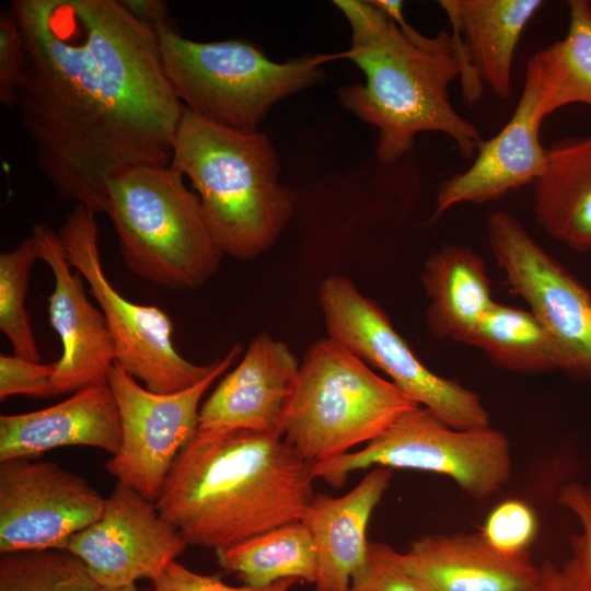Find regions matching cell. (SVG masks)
I'll list each match as a JSON object with an SVG mask.
<instances>
[{"instance_id":"cell-20","label":"cell","mask_w":591,"mask_h":591,"mask_svg":"<svg viewBox=\"0 0 591 591\" xmlns=\"http://www.w3.org/2000/svg\"><path fill=\"white\" fill-rule=\"evenodd\" d=\"M392 470L373 467L340 497L314 495L300 521L309 529L317 554L315 591H346L368 558L367 529L386 491Z\"/></svg>"},{"instance_id":"cell-2","label":"cell","mask_w":591,"mask_h":591,"mask_svg":"<svg viewBox=\"0 0 591 591\" xmlns=\"http://www.w3.org/2000/svg\"><path fill=\"white\" fill-rule=\"evenodd\" d=\"M334 3L351 27L346 57L364 74V83L339 90V101L378 129L379 161L396 162L424 131L450 137L464 158H472L484 139L452 106L449 88L460 78L464 102L473 105L484 84L471 70L456 36L447 30L426 36L406 22L403 12L391 19L371 1Z\"/></svg>"},{"instance_id":"cell-35","label":"cell","mask_w":591,"mask_h":591,"mask_svg":"<svg viewBox=\"0 0 591 591\" xmlns=\"http://www.w3.org/2000/svg\"><path fill=\"white\" fill-rule=\"evenodd\" d=\"M538 588L542 591H591V581L580 555H572L560 566L545 561L540 567Z\"/></svg>"},{"instance_id":"cell-15","label":"cell","mask_w":591,"mask_h":591,"mask_svg":"<svg viewBox=\"0 0 591 591\" xmlns=\"http://www.w3.org/2000/svg\"><path fill=\"white\" fill-rule=\"evenodd\" d=\"M32 235L39 259L49 266L55 282L48 297V312L62 354L54 363L53 395L107 384L115 346L102 311L88 299L81 274L72 273L58 232L46 223H37Z\"/></svg>"},{"instance_id":"cell-17","label":"cell","mask_w":591,"mask_h":591,"mask_svg":"<svg viewBox=\"0 0 591 591\" xmlns=\"http://www.w3.org/2000/svg\"><path fill=\"white\" fill-rule=\"evenodd\" d=\"M544 118L535 92L524 83L517 107L502 129L483 140L470 167L440 184L432 219L457 205L496 200L533 184L546 158L538 136Z\"/></svg>"},{"instance_id":"cell-19","label":"cell","mask_w":591,"mask_h":591,"mask_svg":"<svg viewBox=\"0 0 591 591\" xmlns=\"http://www.w3.org/2000/svg\"><path fill=\"white\" fill-rule=\"evenodd\" d=\"M121 443L118 407L108 384L89 385L53 406L0 416V462L84 445L116 454Z\"/></svg>"},{"instance_id":"cell-24","label":"cell","mask_w":591,"mask_h":591,"mask_svg":"<svg viewBox=\"0 0 591 591\" xmlns=\"http://www.w3.org/2000/svg\"><path fill=\"white\" fill-rule=\"evenodd\" d=\"M569 24L564 38L530 57L524 83L535 92L546 117L566 105L591 107V2H568Z\"/></svg>"},{"instance_id":"cell-29","label":"cell","mask_w":591,"mask_h":591,"mask_svg":"<svg viewBox=\"0 0 591 591\" xmlns=\"http://www.w3.org/2000/svg\"><path fill=\"white\" fill-rule=\"evenodd\" d=\"M537 532L532 508L518 499L497 505L488 514L480 534L495 549L505 554L526 552Z\"/></svg>"},{"instance_id":"cell-7","label":"cell","mask_w":591,"mask_h":591,"mask_svg":"<svg viewBox=\"0 0 591 591\" xmlns=\"http://www.w3.org/2000/svg\"><path fill=\"white\" fill-rule=\"evenodd\" d=\"M164 73L186 108L220 126L258 131L280 100L323 82V56L270 60L248 42L199 43L177 30L157 33Z\"/></svg>"},{"instance_id":"cell-31","label":"cell","mask_w":591,"mask_h":591,"mask_svg":"<svg viewBox=\"0 0 591 591\" xmlns=\"http://www.w3.org/2000/svg\"><path fill=\"white\" fill-rule=\"evenodd\" d=\"M25 69V48L14 14L0 13V102L8 108L15 107L19 88Z\"/></svg>"},{"instance_id":"cell-14","label":"cell","mask_w":591,"mask_h":591,"mask_svg":"<svg viewBox=\"0 0 591 591\" xmlns=\"http://www.w3.org/2000/svg\"><path fill=\"white\" fill-rule=\"evenodd\" d=\"M188 545L154 501L117 482L101 518L76 533L66 551L80 558L102 587L158 577Z\"/></svg>"},{"instance_id":"cell-6","label":"cell","mask_w":591,"mask_h":591,"mask_svg":"<svg viewBox=\"0 0 591 591\" xmlns=\"http://www.w3.org/2000/svg\"><path fill=\"white\" fill-rule=\"evenodd\" d=\"M419 405L341 343H314L300 364L281 437L314 464L382 434Z\"/></svg>"},{"instance_id":"cell-34","label":"cell","mask_w":591,"mask_h":591,"mask_svg":"<svg viewBox=\"0 0 591 591\" xmlns=\"http://www.w3.org/2000/svg\"><path fill=\"white\" fill-rule=\"evenodd\" d=\"M557 501L580 523L581 532L572 535L571 546L580 555L591 581V486L569 482L560 487Z\"/></svg>"},{"instance_id":"cell-37","label":"cell","mask_w":591,"mask_h":591,"mask_svg":"<svg viewBox=\"0 0 591 591\" xmlns=\"http://www.w3.org/2000/svg\"><path fill=\"white\" fill-rule=\"evenodd\" d=\"M95 591H154V590L141 589L137 587L136 583H134V584L118 587V588L97 586Z\"/></svg>"},{"instance_id":"cell-33","label":"cell","mask_w":591,"mask_h":591,"mask_svg":"<svg viewBox=\"0 0 591 591\" xmlns=\"http://www.w3.org/2000/svg\"><path fill=\"white\" fill-rule=\"evenodd\" d=\"M296 582L294 579H283L263 588L233 587L218 576L195 572L176 560L152 580L154 591H290Z\"/></svg>"},{"instance_id":"cell-13","label":"cell","mask_w":591,"mask_h":591,"mask_svg":"<svg viewBox=\"0 0 591 591\" xmlns=\"http://www.w3.org/2000/svg\"><path fill=\"white\" fill-rule=\"evenodd\" d=\"M106 498L53 461L0 462V553L66 549L97 521Z\"/></svg>"},{"instance_id":"cell-27","label":"cell","mask_w":591,"mask_h":591,"mask_svg":"<svg viewBox=\"0 0 591 591\" xmlns=\"http://www.w3.org/2000/svg\"><path fill=\"white\" fill-rule=\"evenodd\" d=\"M83 561L66 549L2 554L0 591H95Z\"/></svg>"},{"instance_id":"cell-23","label":"cell","mask_w":591,"mask_h":591,"mask_svg":"<svg viewBox=\"0 0 591 591\" xmlns=\"http://www.w3.org/2000/svg\"><path fill=\"white\" fill-rule=\"evenodd\" d=\"M420 281L429 299L426 324L439 339L466 344L495 303L485 263L466 246L448 244L432 252Z\"/></svg>"},{"instance_id":"cell-16","label":"cell","mask_w":591,"mask_h":591,"mask_svg":"<svg viewBox=\"0 0 591 591\" xmlns=\"http://www.w3.org/2000/svg\"><path fill=\"white\" fill-rule=\"evenodd\" d=\"M300 364L290 349L266 333L255 336L241 362L199 409L198 432H281Z\"/></svg>"},{"instance_id":"cell-11","label":"cell","mask_w":591,"mask_h":591,"mask_svg":"<svg viewBox=\"0 0 591 591\" xmlns=\"http://www.w3.org/2000/svg\"><path fill=\"white\" fill-rule=\"evenodd\" d=\"M242 351L233 345L202 381L174 393H154L114 362L108 375L120 417L121 443L105 463L117 482L157 501L169 472L197 431L200 402Z\"/></svg>"},{"instance_id":"cell-8","label":"cell","mask_w":591,"mask_h":591,"mask_svg":"<svg viewBox=\"0 0 591 591\" xmlns=\"http://www.w3.org/2000/svg\"><path fill=\"white\" fill-rule=\"evenodd\" d=\"M511 465L509 441L499 430L455 429L418 406L364 448L314 463L313 474L341 487L351 473L360 470H414L447 476L468 496L485 499L508 483Z\"/></svg>"},{"instance_id":"cell-38","label":"cell","mask_w":591,"mask_h":591,"mask_svg":"<svg viewBox=\"0 0 591 591\" xmlns=\"http://www.w3.org/2000/svg\"><path fill=\"white\" fill-rule=\"evenodd\" d=\"M526 591H542V590L537 587V588H533V589H530V590H526Z\"/></svg>"},{"instance_id":"cell-32","label":"cell","mask_w":591,"mask_h":591,"mask_svg":"<svg viewBox=\"0 0 591 591\" xmlns=\"http://www.w3.org/2000/svg\"><path fill=\"white\" fill-rule=\"evenodd\" d=\"M55 364L23 359L15 355L0 356V399L14 395L46 397L53 395Z\"/></svg>"},{"instance_id":"cell-30","label":"cell","mask_w":591,"mask_h":591,"mask_svg":"<svg viewBox=\"0 0 591 591\" xmlns=\"http://www.w3.org/2000/svg\"><path fill=\"white\" fill-rule=\"evenodd\" d=\"M387 544L370 542L368 558L346 591H427L396 560Z\"/></svg>"},{"instance_id":"cell-5","label":"cell","mask_w":591,"mask_h":591,"mask_svg":"<svg viewBox=\"0 0 591 591\" xmlns=\"http://www.w3.org/2000/svg\"><path fill=\"white\" fill-rule=\"evenodd\" d=\"M109 217L125 265L170 290L195 289L219 268L223 253L198 195L170 165H141L107 186Z\"/></svg>"},{"instance_id":"cell-3","label":"cell","mask_w":591,"mask_h":591,"mask_svg":"<svg viewBox=\"0 0 591 591\" xmlns=\"http://www.w3.org/2000/svg\"><path fill=\"white\" fill-rule=\"evenodd\" d=\"M314 479L313 464L277 433L196 431L155 505L188 545L218 552L301 520Z\"/></svg>"},{"instance_id":"cell-10","label":"cell","mask_w":591,"mask_h":591,"mask_svg":"<svg viewBox=\"0 0 591 591\" xmlns=\"http://www.w3.org/2000/svg\"><path fill=\"white\" fill-rule=\"evenodd\" d=\"M328 337L386 375L408 398L460 430L490 427L479 396L457 381L430 371L393 327L389 316L346 277L329 276L320 286Z\"/></svg>"},{"instance_id":"cell-26","label":"cell","mask_w":591,"mask_h":591,"mask_svg":"<svg viewBox=\"0 0 591 591\" xmlns=\"http://www.w3.org/2000/svg\"><path fill=\"white\" fill-rule=\"evenodd\" d=\"M466 344L478 347L491 361L508 370L522 373L569 372L563 349L530 310L495 302L482 316Z\"/></svg>"},{"instance_id":"cell-25","label":"cell","mask_w":591,"mask_h":591,"mask_svg":"<svg viewBox=\"0 0 591 591\" xmlns=\"http://www.w3.org/2000/svg\"><path fill=\"white\" fill-rule=\"evenodd\" d=\"M220 566L246 586L263 588L283 579L314 583L317 554L302 521H294L216 552Z\"/></svg>"},{"instance_id":"cell-36","label":"cell","mask_w":591,"mask_h":591,"mask_svg":"<svg viewBox=\"0 0 591 591\" xmlns=\"http://www.w3.org/2000/svg\"><path fill=\"white\" fill-rule=\"evenodd\" d=\"M124 2L131 13L155 32V34L164 30H177L165 1L125 0Z\"/></svg>"},{"instance_id":"cell-4","label":"cell","mask_w":591,"mask_h":591,"mask_svg":"<svg viewBox=\"0 0 591 591\" xmlns=\"http://www.w3.org/2000/svg\"><path fill=\"white\" fill-rule=\"evenodd\" d=\"M170 166L197 192L223 254L246 260L267 251L296 208L280 182V162L268 137L220 126L185 109Z\"/></svg>"},{"instance_id":"cell-12","label":"cell","mask_w":591,"mask_h":591,"mask_svg":"<svg viewBox=\"0 0 591 591\" xmlns=\"http://www.w3.org/2000/svg\"><path fill=\"white\" fill-rule=\"evenodd\" d=\"M487 231L509 288L560 346L569 372L591 378V291L511 215L493 212Z\"/></svg>"},{"instance_id":"cell-21","label":"cell","mask_w":591,"mask_h":591,"mask_svg":"<svg viewBox=\"0 0 591 591\" xmlns=\"http://www.w3.org/2000/svg\"><path fill=\"white\" fill-rule=\"evenodd\" d=\"M473 73L502 100L511 94L519 39L541 0H440Z\"/></svg>"},{"instance_id":"cell-28","label":"cell","mask_w":591,"mask_h":591,"mask_svg":"<svg viewBox=\"0 0 591 591\" xmlns=\"http://www.w3.org/2000/svg\"><path fill=\"white\" fill-rule=\"evenodd\" d=\"M39 259L33 235L18 247L0 254V329L9 339L15 356L40 362L25 299L34 263Z\"/></svg>"},{"instance_id":"cell-9","label":"cell","mask_w":591,"mask_h":591,"mask_svg":"<svg viewBox=\"0 0 591 591\" xmlns=\"http://www.w3.org/2000/svg\"><path fill=\"white\" fill-rule=\"evenodd\" d=\"M66 257L89 285L106 320L115 362L154 393H174L206 379L220 359L200 366L185 359L173 341L170 315L155 305L124 298L105 276L99 251L95 212L74 205L58 231Z\"/></svg>"},{"instance_id":"cell-18","label":"cell","mask_w":591,"mask_h":591,"mask_svg":"<svg viewBox=\"0 0 591 591\" xmlns=\"http://www.w3.org/2000/svg\"><path fill=\"white\" fill-rule=\"evenodd\" d=\"M395 556L427 591H526L540 582L528 552L501 553L480 533L425 535Z\"/></svg>"},{"instance_id":"cell-22","label":"cell","mask_w":591,"mask_h":591,"mask_svg":"<svg viewBox=\"0 0 591 591\" xmlns=\"http://www.w3.org/2000/svg\"><path fill=\"white\" fill-rule=\"evenodd\" d=\"M533 210L544 231L571 247L591 250V136L567 138L546 149L533 183Z\"/></svg>"},{"instance_id":"cell-1","label":"cell","mask_w":591,"mask_h":591,"mask_svg":"<svg viewBox=\"0 0 591 591\" xmlns=\"http://www.w3.org/2000/svg\"><path fill=\"white\" fill-rule=\"evenodd\" d=\"M25 69L15 107L58 195L104 212L108 184L170 165L186 109L158 35L120 0H14Z\"/></svg>"}]
</instances>
